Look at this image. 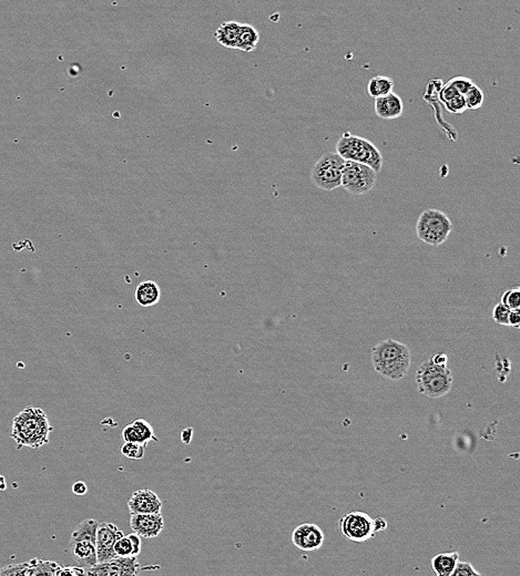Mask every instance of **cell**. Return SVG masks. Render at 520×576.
Masks as SVG:
<instances>
[{"mask_svg": "<svg viewBox=\"0 0 520 576\" xmlns=\"http://www.w3.org/2000/svg\"><path fill=\"white\" fill-rule=\"evenodd\" d=\"M371 363L375 372L385 379L401 381L410 372L412 353L403 342L385 340L374 346Z\"/></svg>", "mask_w": 520, "mask_h": 576, "instance_id": "cell-1", "label": "cell"}, {"mask_svg": "<svg viewBox=\"0 0 520 576\" xmlns=\"http://www.w3.org/2000/svg\"><path fill=\"white\" fill-rule=\"evenodd\" d=\"M53 427L47 414L42 409L27 407L22 409L12 420L11 437L18 448L29 447L39 449L49 442Z\"/></svg>", "mask_w": 520, "mask_h": 576, "instance_id": "cell-2", "label": "cell"}, {"mask_svg": "<svg viewBox=\"0 0 520 576\" xmlns=\"http://www.w3.org/2000/svg\"><path fill=\"white\" fill-rule=\"evenodd\" d=\"M415 381L419 394L429 399H438L451 392L454 377L449 365L435 364L428 359L418 367Z\"/></svg>", "mask_w": 520, "mask_h": 576, "instance_id": "cell-3", "label": "cell"}, {"mask_svg": "<svg viewBox=\"0 0 520 576\" xmlns=\"http://www.w3.org/2000/svg\"><path fill=\"white\" fill-rule=\"evenodd\" d=\"M335 152L345 161L362 163L379 173L383 168V155L375 144L367 139L351 132L344 133L335 146Z\"/></svg>", "mask_w": 520, "mask_h": 576, "instance_id": "cell-4", "label": "cell"}, {"mask_svg": "<svg viewBox=\"0 0 520 576\" xmlns=\"http://www.w3.org/2000/svg\"><path fill=\"white\" fill-rule=\"evenodd\" d=\"M453 222L451 218L436 209L423 211L416 223L418 238L433 247H437L449 240Z\"/></svg>", "mask_w": 520, "mask_h": 576, "instance_id": "cell-5", "label": "cell"}, {"mask_svg": "<svg viewBox=\"0 0 520 576\" xmlns=\"http://www.w3.org/2000/svg\"><path fill=\"white\" fill-rule=\"evenodd\" d=\"M345 160L336 152L324 153L311 170L310 179L315 188L333 191L340 188Z\"/></svg>", "mask_w": 520, "mask_h": 576, "instance_id": "cell-6", "label": "cell"}, {"mask_svg": "<svg viewBox=\"0 0 520 576\" xmlns=\"http://www.w3.org/2000/svg\"><path fill=\"white\" fill-rule=\"evenodd\" d=\"M379 173L362 163L345 161L340 186L353 195H365L376 185Z\"/></svg>", "mask_w": 520, "mask_h": 576, "instance_id": "cell-7", "label": "cell"}, {"mask_svg": "<svg viewBox=\"0 0 520 576\" xmlns=\"http://www.w3.org/2000/svg\"><path fill=\"white\" fill-rule=\"evenodd\" d=\"M340 529L344 538L355 543H363L371 540L376 533L374 530L373 518L367 513L361 511L349 512L342 516Z\"/></svg>", "mask_w": 520, "mask_h": 576, "instance_id": "cell-8", "label": "cell"}, {"mask_svg": "<svg viewBox=\"0 0 520 576\" xmlns=\"http://www.w3.org/2000/svg\"><path fill=\"white\" fill-rule=\"evenodd\" d=\"M140 572L137 557H116L107 562L97 563L86 570L87 575L128 576L138 575Z\"/></svg>", "mask_w": 520, "mask_h": 576, "instance_id": "cell-9", "label": "cell"}, {"mask_svg": "<svg viewBox=\"0 0 520 576\" xmlns=\"http://www.w3.org/2000/svg\"><path fill=\"white\" fill-rule=\"evenodd\" d=\"M123 535L121 530L118 529L116 524L103 522L99 523L96 534V550H97L98 563L107 562V561L116 559L114 553V544Z\"/></svg>", "mask_w": 520, "mask_h": 576, "instance_id": "cell-10", "label": "cell"}, {"mask_svg": "<svg viewBox=\"0 0 520 576\" xmlns=\"http://www.w3.org/2000/svg\"><path fill=\"white\" fill-rule=\"evenodd\" d=\"M292 542L302 551H318L325 542V534L316 524L303 523L295 527L292 533Z\"/></svg>", "mask_w": 520, "mask_h": 576, "instance_id": "cell-11", "label": "cell"}, {"mask_svg": "<svg viewBox=\"0 0 520 576\" xmlns=\"http://www.w3.org/2000/svg\"><path fill=\"white\" fill-rule=\"evenodd\" d=\"M130 527L141 539L157 538L164 529L161 513H131Z\"/></svg>", "mask_w": 520, "mask_h": 576, "instance_id": "cell-12", "label": "cell"}, {"mask_svg": "<svg viewBox=\"0 0 520 576\" xmlns=\"http://www.w3.org/2000/svg\"><path fill=\"white\" fill-rule=\"evenodd\" d=\"M60 568L53 561L33 559L22 564L6 566L0 570V575H58Z\"/></svg>", "mask_w": 520, "mask_h": 576, "instance_id": "cell-13", "label": "cell"}, {"mask_svg": "<svg viewBox=\"0 0 520 576\" xmlns=\"http://www.w3.org/2000/svg\"><path fill=\"white\" fill-rule=\"evenodd\" d=\"M128 509L130 513H161L162 511V502L159 499L158 494L150 489H141V490L133 492L130 500L128 501Z\"/></svg>", "mask_w": 520, "mask_h": 576, "instance_id": "cell-14", "label": "cell"}, {"mask_svg": "<svg viewBox=\"0 0 520 576\" xmlns=\"http://www.w3.org/2000/svg\"><path fill=\"white\" fill-rule=\"evenodd\" d=\"M68 549L78 566L85 570L92 568L98 563L97 550H96L94 541L70 539Z\"/></svg>", "mask_w": 520, "mask_h": 576, "instance_id": "cell-15", "label": "cell"}, {"mask_svg": "<svg viewBox=\"0 0 520 576\" xmlns=\"http://www.w3.org/2000/svg\"><path fill=\"white\" fill-rule=\"evenodd\" d=\"M122 439L125 442L148 444L150 442H158L153 426L147 420L139 418L122 429Z\"/></svg>", "mask_w": 520, "mask_h": 576, "instance_id": "cell-16", "label": "cell"}, {"mask_svg": "<svg viewBox=\"0 0 520 576\" xmlns=\"http://www.w3.org/2000/svg\"><path fill=\"white\" fill-rule=\"evenodd\" d=\"M375 114L383 120H394L404 112V103L399 94L390 92L375 99Z\"/></svg>", "mask_w": 520, "mask_h": 576, "instance_id": "cell-17", "label": "cell"}, {"mask_svg": "<svg viewBox=\"0 0 520 576\" xmlns=\"http://www.w3.org/2000/svg\"><path fill=\"white\" fill-rule=\"evenodd\" d=\"M160 296V288L158 284L153 281H142L135 292L136 302L142 307L153 306L158 304Z\"/></svg>", "mask_w": 520, "mask_h": 576, "instance_id": "cell-18", "label": "cell"}, {"mask_svg": "<svg viewBox=\"0 0 520 576\" xmlns=\"http://www.w3.org/2000/svg\"><path fill=\"white\" fill-rule=\"evenodd\" d=\"M141 540L135 532L123 534L114 544V553L118 557H138L141 552Z\"/></svg>", "mask_w": 520, "mask_h": 576, "instance_id": "cell-19", "label": "cell"}, {"mask_svg": "<svg viewBox=\"0 0 520 576\" xmlns=\"http://www.w3.org/2000/svg\"><path fill=\"white\" fill-rule=\"evenodd\" d=\"M240 28H241V24H239V22H225L218 28V30L214 33V37L223 47L236 49Z\"/></svg>", "mask_w": 520, "mask_h": 576, "instance_id": "cell-20", "label": "cell"}, {"mask_svg": "<svg viewBox=\"0 0 520 576\" xmlns=\"http://www.w3.org/2000/svg\"><path fill=\"white\" fill-rule=\"evenodd\" d=\"M460 560L458 552H449V553H440L435 555L432 559L433 571L437 576H451L456 566L457 561Z\"/></svg>", "mask_w": 520, "mask_h": 576, "instance_id": "cell-21", "label": "cell"}, {"mask_svg": "<svg viewBox=\"0 0 520 576\" xmlns=\"http://www.w3.org/2000/svg\"><path fill=\"white\" fill-rule=\"evenodd\" d=\"M259 42H260V33L252 25H249V24L241 25L236 49L241 50L244 53H253L258 48Z\"/></svg>", "mask_w": 520, "mask_h": 576, "instance_id": "cell-22", "label": "cell"}, {"mask_svg": "<svg viewBox=\"0 0 520 576\" xmlns=\"http://www.w3.org/2000/svg\"><path fill=\"white\" fill-rule=\"evenodd\" d=\"M394 86L395 83L392 78L388 76H375L368 81L367 94L373 99H377L393 92Z\"/></svg>", "mask_w": 520, "mask_h": 576, "instance_id": "cell-23", "label": "cell"}, {"mask_svg": "<svg viewBox=\"0 0 520 576\" xmlns=\"http://www.w3.org/2000/svg\"><path fill=\"white\" fill-rule=\"evenodd\" d=\"M464 98H465L467 110H478L484 105V92H483L482 89L477 86L476 83H474V86L464 94Z\"/></svg>", "mask_w": 520, "mask_h": 576, "instance_id": "cell-24", "label": "cell"}, {"mask_svg": "<svg viewBox=\"0 0 520 576\" xmlns=\"http://www.w3.org/2000/svg\"><path fill=\"white\" fill-rule=\"evenodd\" d=\"M148 444H137V442H125L121 447L122 455L131 460H141L146 453Z\"/></svg>", "mask_w": 520, "mask_h": 576, "instance_id": "cell-25", "label": "cell"}, {"mask_svg": "<svg viewBox=\"0 0 520 576\" xmlns=\"http://www.w3.org/2000/svg\"><path fill=\"white\" fill-rule=\"evenodd\" d=\"M444 108L449 111V114H462L467 111V105H466L465 98L462 94H455L454 97L447 100L445 103H442Z\"/></svg>", "mask_w": 520, "mask_h": 576, "instance_id": "cell-26", "label": "cell"}, {"mask_svg": "<svg viewBox=\"0 0 520 576\" xmlns=\"http://www.w3.org/2000/svg\"><path fill=\"white\" fill-rule=\"evenodd\" d=\"M501 303L506 305L510 309L520 308V288L519 287H512L510 290H507L506 292L501 295Z\"/></svg>", "mask_w": 520, "mask_h": 576, "instance_id": "cell-27", "label": "cell"}, {"mask_svg": "<svg viewBox=\"0 0 520 576\" xmlns=\"http://www.w3.org/2000/svg\"><path fill=\"white\" fill-rule=\"evenodd\" d=\"M510 309L504 305V304L499 303L494 307L493 309V320L496 324L501 326H508V316H510Z\"/></svg>", "mask_w": 520, "mask_h": 576, "instance_id": "cell-28", "label": "cell"}, {"mask_svg": "<svg viewBox=\"0 0 520 576\" xmlns=\"http://www.w3.org/2000/svg\"><path fill=\"white\" fill-rule=\"evenodd\" d=\"M449 83L458 94L464 96L474 86L475 82L467 77H455L451 79Z\"/></svg>", "mask_w": 520, "mask_h": 576, "instance_id": "cell-29", "label": "cell"}, {"mask_svg": "<svg viewBox=\"0 0 520 576\" xmlns=\"http://www.w3.org/2000/svg\"><path fill=\"white\" fill-rule=\"evenodd\" d=\"M480 576L482 574L477 572L474 566L469 562H462V561H457L456 566H455L454 571L451 573V576Z\"/></svg>", "mask_w": 520, "mask_h": 576, "instance_id": "cell-30", "label": "cell"}, {"mask_svg": "<svg viewBox=\"0 0 520 576\" xmlns=\"http://www.w3.org/2000/svg\"><path fill=\"white\" fill-rule=\"evenodd\" d=\"M508 326L514 329H519L520 326V309H510L508 316Z\"/></svg>", "mask_w": 520, "mask_h": 576, "instance_id": "cell-31", "label": "cell"}, {"mask_svg": "<svg viewBox=\"0 0 520 576\" xmlns=\"http://www.w3.org/2000/svg\"><path fill=\"white\" fill-rule=\"evenodd\" d=\"M374 522V530H375V532H383L385 530L388 529V523L384 518L382 516H379V518H373Z\"/></svg>", "mask_w": 520, "mask_h": 576, "instance_id": "cell-32", "label": "cell"}, {"mask_svg": "<svg viewBox=\"0 0 520 576\" xmlns=\"http://www.w3.org/2000/svg\"><path fill=\"white\" fill-rule=\"evenodd\" d=\"M87 491H88V487H87L86 483L83 482V481H78L76 482L75 485H72V492L76 494V496H85L87 494Z\"/></svg>", "mask_w": 520, "mask_h": 576, "instance_id": "cell-33", "label": "cell"}, {"mask_svg": "<svg viewBox=\"0 0 520 576\" xmlns=\"http://www.w3.org/2000/svg\"><path fill=\"white\" fill-rule=\"evenodd\" d=\"M192 437H193V428L189 427L181 433V440L183 444H189L191 442Z\"/></svg>", "mask_w": 520, "mask_h": 576, "instance_id": "cell-34", "label": "cell"}, {"mask_svg": "<svg viewBox=\"0 0 520 576\" xmlns=\"http://www.w3.org/2000/svg\"><path fill=\"white\" fill-rule=\"evenodd\" d=\"M431 359H432L433 363L437 365H447V363H449V356L446 355L445 353L437 354Z\"/></svg>", "mask_w": 520, "mask_h": 576, "instance_id": "cell-35", "label": "cell"}, {"mask_svg": "<svg viewBox=\"0 0 520 576\" xmlns=\"http://www.w3.org/2000/svg\"><path fill=\"white\" fill-rule=\"evenodd\" d=\"M7 489L5 477L0 475V491H5Z\"/></svg>", "mask_w": 520, "mask_h": 576, "instance_id": "cell-36", "label": "cell"}]
</instances>
